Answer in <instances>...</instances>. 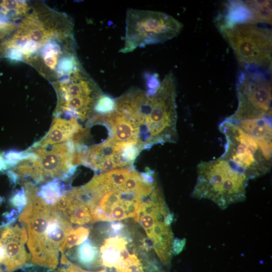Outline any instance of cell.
Here are the masks:
<instances>
[{
  "label": "cell",
  "mask_w": 272,
  "mask_h": 272,
  "mask_svg": "<svg viewBox=\"0 0 272 272\" xmlns=\"http://www.w3.org/2000/svg\"><path fill=\"white\" fill-rule=\"evenodd\" d=\"M175 80L172 72L160 81L149 75L148 89L131 88L115 99L114 109L100 116L112 142L140 151L157 144L175 143L177 119Z\"/></svg>",
  "instance_id": "1"
},
{
  "label": "cell",
  "mask_w": 272,
  "mask_h": 272,
  "mask_svg": "<svg viewBox=\"0 0 272 272\" xmlns=\"http://www.w3.org/2000/svg\"><path fill=\"white\" fill-rule=\"evenodd\" d=\"M24 186L27 202L19 221L26 225L31 262L53 271L58 265L59 247L72 230L71 223L38 195L34 184L27 182Z\"/></svg>",
  "instance_id": "3"
},
{
  "label": "cell",
  "mask_w": 272,
  "mask_h": 272,
  "mask_svg": "<svg viewBox=\"0 0 272 272\" xmlns=\"http://www.w3.org/2000/svg\"><path fill=\"white\" fill-rule=\"evenodd\" d=\"M157 187L131 166L95 175L88 183L67 194L89 209L92 222L135 218L143 201Z\"/></svg>",
  "instance_id": "2"
},
{
  "label": "cell",
  "mask_w": 272,
  "mask_h": 272,
  "mask_svg": "<svg viewBox=\"0 0 272 272\" xmlns=\"http://www.w3.org/2000/svg\"><path fill=\"white\" fill-rule=\"evenodd\" d=\"M52 272H108L105 268L97 271H89L83 269L79 266L72 263L63 265L60 267L54 269Z\"/></svg>",
  "instance_id": "24"
},
{
  "label": "cell",
  "mask_w": 272,
  "mask_h": 272,
  "mask_svg": "<svg viewBox=\"0 0 272 272\" xmlns=\"http://www.w3.org/2000/svg\"><path fill=\"white\" fill-rule=\"evenodd\" d=\"M89 233V230L83 227L71 230L59 247L61 256L64 255L71 248L84 242L87 239Z\"/></svg>",
  "instance_id": "20"
},
{
  "label": "cell",
  "mask_w": 272,
  "mask_h": 272,
  "mask_svg": "<svg viewBox=\"0 0 272 272\" xmlns=\"http://www.w3.org/2000/svg\"><path fill=\"white\" fill-rule=\"evenodd\" d=\"M11 205L17 209L18 214L21 213L27 202V195L24 188L17 190L10 199Z\"/></svg>",
  "instance_id": "23"
},
{
  "label": "cell",
  "mask_w": 272,
  "mask_h": 272,
  "mask_svg": "<svg viewBox=\"0 0 272 272\" xmlns=\"http://www.w3.org/2000/svg\"><path fill=\"white\" fill-rule=\"evenodd\" d=\"M58 95L55 114L81 120L92 116L103 95L98 86L79 66L69 76L55 84Z\"/></svg>",
  "instance_id": "10"
},
{
  "label": "cell",
  "mask_w": 272,
  "mask_h": 272,
  "mask_svg": "<svg viewBox=\"0 0 272 272\" xmlns=\"http://www.w3.org/2000/svg\"><path fill=\"white\" fill-rule=\"evenodd\" d=\"M185 239H179L177 238H175L172 244V254L177 255L180 253L183 250L185 245Z\"/></svg>",
  "instance_id": "26"
},
{
  "label": "cell",
  "mask_w": 272,
  "mask_h": 272,
  "mask_svg": "<svg viewBox=\"0 0 272 272\" xmlns=\"http://www.w3.org/2000/svg\"><path fill=\"white\" fill-rule=\"evenodd\" d=\"M1 13L6 15L10 12H14L15 14L22 15L25 14L29 10V7L24 1H3L0 4Z\"/></svg>",
  "instance_id": "22"
},
{
  "label": "cell",
  "mask_w": 272,
  "mask_h": 272,
  "mask_svg": "<svg viewBox=\"0 0 272 272\" xmlns=\"http://www.w3.org/2000/svg\"><path fill=\"white\" fill-rule=\"evenodd\" d=\"M248 180L226 160L220 157L201 161L192 196L213 201L221 209L244 201Z\"/></svg>",
  "instance_id": "4"
},
{
  "label": "cell",
  "mask_w": 272,
  "mask_h": 272,
  "mask_svg": "<svg viewBox=\"0 0 272 272\" xmlns=\"http://www.w3.org/2000/svg\"><path fill=\"white\" fill-rule=\"evenodd\" d=\"M32 150L37 158L22 161L10 170L17 177H29L35 184L51 179L66 180L75 173L76 145L72 140Z\"/></svg>",
  "instance_id": "6"
},
{
  "label": "cell",
  "mask_w": 272,
  "mask_h": 272,
  "mask_svg": "<svg viewBox=\"0 0 272 272\" xmlns=\"http://www.w3.org/2000/svg\"><path fill=\"white\" fill-rule=\"evenodd\" d=\"M7 169L3 156V153L2 154L0 153V172L7 170Z\"/></svg>",
  "instance_id": "28"
},
{
  "label": "cell",
  "mask_w": 272,
  "mask_h": 272,
  "mask_svg": "<svg viewBox=\"0 0 272 272\" xmlns=\"http://www.w3.org/2000/svg\"><path fill=\"white\" fill-rule=\"evenodd\" d=\"M241 67L271 70V31L266 26L244 23L219 30Z\"/></svg>",
  "instance_id": "8"
},
{
  "label": "cell",
  "mask_w": 272,
  "mask_h": 272,
  "mask_svg": "<svg viewBox=\"0 0 272 272\" xmlns=\"http://www.w3.org/2000/svg\"><path fill=\"white\" fill-rule=\"evenodd\" d=\"M230 119L255 141L265 157L271 161V118Z\"/></svg>",
  "instance_id": "14"
},
{
  "label": "cell",
  "mask_w": 272,
  "mask_h": 272,
  "mask_svg": "<svg viewBox=\"0 0 272 272\" xmlns=\"http://www.w3.org/2000/svg\"><path fill=\"white\" fill-rule=\"evenodd\" d=\"M84 128L75 118L55 117L47 133L29 149L45 148L73 140Z\"/></svg>",
  "instance_id": "13"
},
{
  "label": "cell",
  "mask_w": 272,
  "mask_h": 272,
  "mask_svg": "<svg viewBox=\"0 0 272 272\" xmlns=\"http://www.w3.org/2000/svg\"><path fill=\"white\" fill-rule=\"evenodd\" d=\"M17 25L13 22H0V39L17 29Z\"/></svg>",
  "instance_id": "25"
},
{
  "label": "cell",
  "mask_w": 272,
  "mask_h": 272,
  "mask_svg": "<svg viewBox=\"0 0 272 272\" xmlns=\"http://www.w3.org/2000/svg\"><path fill=\"white\" fill-rule=\"evenodd\" d=\"M65 193V185L56 178L42 185L38 194L46 203L53 205Z\"/></svg>",
  "instance_id": "19"
},
{
  "label": "cell",
  "mask_w": 272,
  "mask_h": 272,
  "mask_svg": "<svg viewBox=\"0 0 272 272\" xmlns=\"http://www.w3.org/2000/svg\"><path fill=\"white\" fill-rule=\"evenodd\" d=\"M71 223L85 225L92 222L90 211L81 201L67 194L53 205Z\"/></svg>",
  "instance_id": "16"
},
{
  "label": "cell",
  "mask_w": 272,
  "mask_h": 272,
  "mask_svg": "<svg viewBox=\"0 0 272 272\" xmlns=\"http://www.w3.org/2000/svg\"><path fill=\"white\" fill-rule=\"evenodd\" d=\"M252 13L250 24L266 25L271 23V1H244Z\"/></svg>",
  "instance_id": "18"
},
{
  "label": "cell",
  "mask_w": 272,
  "mask_h": 272,
  "mask_svg": "<svg viewBox=\"0 0 272 272\" xmlns=\"http://www.w3.org/2000/svg\"><path fill=\"white\" fill-rule=\"evenodd\" d=\"M133 149L115 144L107 139L103 143L87 148L82 164L101 173L131 166L139 154Z\"/></svg>",
  "instance_id": "11"
},
{
  "label": "cell",
  "mask_w": 272,
  "mask_h": 272,
  "mask_svg": "<svg viewBox=\"0 0 272 272\" xmlns=\"http://www.w3.org/2000/svg\"><path fill=\"white\" fill-rule=\"evenodd\" d=\"M0 240L3 244L5 254L2 264L7 272H12L25 265L31 258L25 244L28 240L25 227L6 225L2 226Z\"/></svg>",
  "instance_id": "12"
},
{
  "label": "cell",
  "mask_w": 272,
  "mask_h": 272,
  "mask_svg": "<svg viewBox=\"0 0 272 272\" xmlns=\"http://www.w3.org/2000/svg\"><path fill=\"white\" fill-rule=\"evenodd\" d=\"M67 257H71L76 262L75 264L82 268L93 269L101 265L99 251L89 239L79 246L73 255Z\"/></svg>",
  "instance_id": "17"
},
{
  "label": "cell",
  "mask_w": 272,
  "mask_h": 272,
  "mask_svg": "<svg viewBox=\"0 0 272 272\" xmlns=\"http://www.w3.org/2000/svg\"><path fill=\"white\" fill-rule=\"evenodd\" d=\"M226 143L221 157L228 161L248 180L266 174L271 168L268 160L255 141L229 118L219 126Z\"/></svg>",
  "instance_id": "7"
},
{
  "label": "cell",
  "mask_w": 272,
  "mask_h": 272,
  "mask_svg": "<svg viewBox=\"0 0 272 272\" xmlns=\"http://www.w3.org/2000/svg\"><path fill=\"white\" fill-rule=\"evenodd\" d=\"M125 24L124 45L119 50L123 53L168 41L183 28L180 22L164 13L133 9L127 10Z\"/></svg>",
  "instance_id": "5"
},
{
  "label": "cell",
  "mask_w": 272,
  "mask_h": 272,
  "mask_svg": "<svg viewBox=\"0 0 272 272\" xmlns=\"http://www.w3.org/2000/svg\"><path fill=\"white\" fill-rule=\"evenodd\" d=\"M252 18L251 10L244 1H229L226 3L223 12L218 15L216 23L220 30L237 24H250Z\"/></svg>",
  "instance_id": "15"
},
{
  "label": "cell",
  "mask_w": 272,
  "mask_h": 272,
  "mask_svg": "<svg viewBox=\"0 0 272 272\" xmlns=\"http://www.w3.org/2000/svg\"><path fill=\"white\" fill-rule=\"evenodd\" d=\"M3 156L8 169L13 168L22 161L37 158L35 153L29 150L24 152L10 150L4 152Z\"/></svg>",
  "instance_id": "21"
},
{
  "label": "cell",
  "mask_w": 272,
  "mask_h": 272,
  "mask_svg": "<svg viewBox=\"0 0 272 272\" xmlns=\"http://www.w3.org/2000/svg\"><path fill=\"white\" fill-rule=\"evenodd\" d=\"M238 76L236 91L238 106L228 118L234 120L271 118L270 70L248 67Z\"/></svg>",
  "instance_id": "9"
},
{
  "label": "cell",
  "mask_w": 272,
  "mask_h": 272,
  "mask_svg": "<svg viewBox=\"0 0 272 272\" xmlns=\"http://www.w3.org/2000/svg\"><path fill=\"white\" fill-rule=\"evenodd\" d=\"M111 227L113 232L117 233L123 228V225L119 222H113Z\"/></svg>",
  "instance_id": "27"
}]
</instances>
